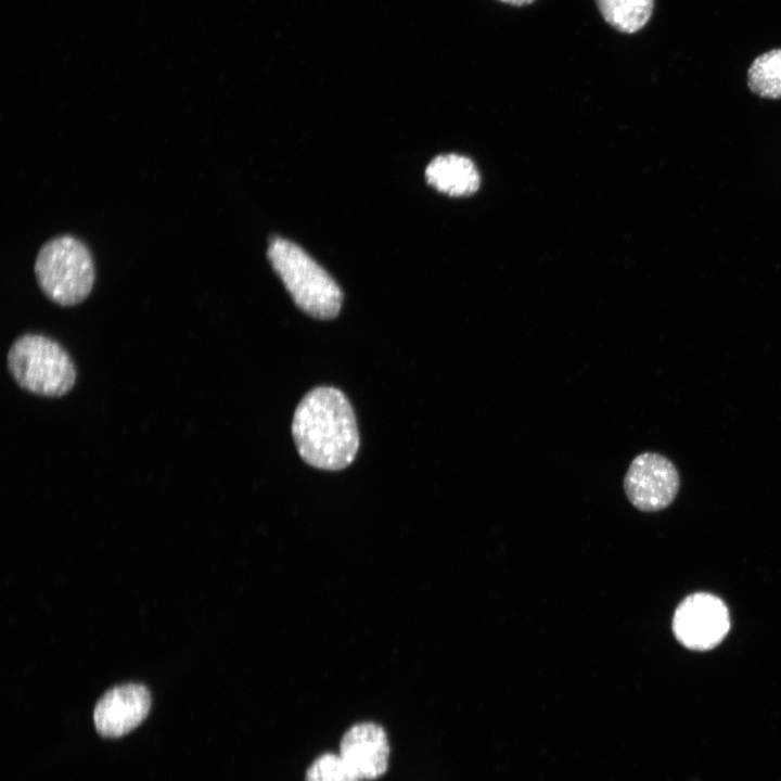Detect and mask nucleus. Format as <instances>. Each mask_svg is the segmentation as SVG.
<instances>
[{
    "instance_id": "f257e3e1",
    "label": "nucleus",
    "mask_w": 781,
    "mask_h": 781,
    "mask_svg": "<svg viewBox=\"0 0 781 781\" xmlns=\"http://www.w3.org/2000/svg\"><path fill=\"white\" fill-rule=\"evenodd\" d=\"M292 434L302 459L322 470L348 466L359 448L353 407L334 387L320 386L303 397L294 412Z\"/></svg>"
},
{
    "instance_id": "f03ea898",
    "label": "nucleus",
    "mask_w": 781,
    "mask_h": 781,
    "mask_svg": "<svg viewBox=\"0 0 781 781\" xmlns=\"http://www.w3.org/2000/svg\"><path fill=\"white\" fill-rule=\"evenodd\" d=\"M268 259L294 303L317 319L335 318L343 293L334 279L304 249L281 238H273Z\"/></svg>"
},
{
    "instance_id": "7ed1b4c3",
    "label": "nucleus",
    "mask_w": 781,
    "mask_h": 781,
    "mask_svg": "<svg viewBox=\"0 0 781 781\" xmlns=\"http://www.w3.org/2000/svg\"><path fill=\"white\" fill-rule=\"evenodd\" d=\"M35 276L50 300L74 306L85 300L93 287V258L86 244L75 236H56L39 249Z\"/></svg>"
},
{
    "instance_id": "20e7f679",
    "label": "nucleus",
    "mask_w": 781,
    "mask_h": 781,
    "mask_svg": "<svg viewBox=\"0 0 781 781\" xmlns=\"http://www.w3.org/2000/svg\"><path fill=\"white\" fill-rule=\"evenodd\" d=\"M8 369L18 386L40 396H63L76 382V369L67 351L42 334L16 338L8 353Z\"/></svg>"
},
{
    "instance_id": "39448f33",
    "label": "nucleus",
    "mask_w": 781,
    "mask_h": 781,
    "mask_svg": "<svg viewBox=\"0 0 781 781\" xmlns=\"http://www.w3.org/2000/svg\"><path fill=\"white\" fill-rule=\"evenodd\" d=\"M671 628L683 646L695 651L712 650L730 629L728 607L712 593L690 594L677 606Z\"/></svg>"
},
{
    "instance_id": "423d86ee",
    "label": "nucleus",
    "mask_w": 781,
    "mask_h": 781,
    "mask_svg": "<svg viewBox=\"0 0 781 781\" xmlns=\"http://www.w3.org/2000/svg\"><path fill=\"white\" fill-rule=\"evenodd\" d=\"M674 463L657 452H643L630 462L624 477V490L630 503L643 512L668 507L679 489Z\"/></svg>"
},
{
    "instance_id": "0eeeda50",
    "label": "nucleus",
    "mask_w": 781,
    "mask_h": 781,
    "mask_svg": "<svg viewBox=\"0 0 781 781\" xmlns=\"http://www.w3.org/2000/svg\"><path fill=\"white\" fill-rule=\"evenodd\" d=\"M151 694L145 686L126 683L112 688L98 701L93 710L97 731L106 738H118L135 729L148 716Z\"/></svg>"
},
{
    "instance_id": "6e6552de",
    "label": "nucleus",
    "mask_w": 781,
    "mask_h": 781,
    "mask_svg": "<svg viewBox=\"0 0 781 781\" xmlns=\"http://www.w3.org/2000/svg\"><path fill=\"white\" fill-rule=\"evenodd\" d=\"M340 756L360 780H374L388 767L389 744L385 730L373 722L350 727L340 743Z\"/></svg>"
},
{
    "instance_id": "1a4fd4ad",
    "label": "nucleus",
    "mask_w": 781,
    "mask_h": 781,
    "mask_svg": "<svg viewBox=\"0 0 781 781\" xmlns=\"http://www.w3.org/2000/svg\"><path fill=\"white\" fill-rule=\"evenodd\" d=\"M425 177L433 188L452 196L470 195L479 185L478 171L473 162L457 154L435 157L427 165Z\"/></svg>"
},
{
    "instance_id": "9d476101",
    "label": "nucleus",
    "mask_w": 781,
    "mask_h": 781,
    "mask_svg": "<svg viewBox=\"0 0 781 781\" xmlns=\"http://www.w3.org/2000/svg\"><path fill=\"white\" fill-rule=\"evenodd\" d=\"M603 20L623 34H635L650 21L654 0H594Z\"/></svg>"
},
{
    "instance_id": "9b49d317",
    "label": "nucleus",
    "mask_w": 781,
    "mask_h": 781,
    "mask_svg": "<svg viewBox=\"0 0 781 781\" xmlns=\"http://www.w3.org/2000/svg\"><path fill=\"white\" fill-rule=\"evenodd\" d=\"M751 91L765 99H781V48L758 55L747 71Z\"/></svg>"
},
{
    "instance_id": "f8f14e48",
    "label": "nucleus",
    "mask_w": 781,
    "mask_h": 781,
    "mask_svg": "<svg viewBox=\"0 0 781 781\" xmlns=\"http://www.w3.org/2000/svg\"><path fill=\"white\" fill-rule=\"evenodd\" d=\"M305 781H361L340 755L327 753L317 757L306 771Z\"/></svg>"
},
{
    "instance_id": "ddd939ff",
    "label": "nucleus",
    "mask_w": 781,
    "mask_h": 781,
    "mask_svg": "<svg viewBox=\"0 0 781 781\" xmlns=\"http://www.w3.org/2000/svg\"><path fill=\"white\" fill-rule=\"evenodd\" d=\"M503 3L513 5V7H524L533 3L535 0H499Z\"/></svg>"
}]
</instances>
